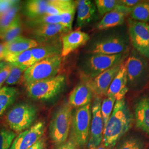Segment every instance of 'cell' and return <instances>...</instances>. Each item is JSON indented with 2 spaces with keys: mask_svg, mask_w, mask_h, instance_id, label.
Masks as SVG:
<instances>
[{
  "mask_svg": "<svg viewBox=\"0 0 149 149\" xmlns=\"http://www.w3.org/2000/svg\"><path fill=\"white\" fill-rule=\"evenodd\" d=\"M134 119L137 128L149 134V97H140L134 106Z\"/></svg>",
  "mask_w": 149,
  "mask_h": 149,
  "instance_id": "20",
  "label": "cell"
},
{
  "mask_svg": "<svg viewBox=\"0 0 149 149\" xmlns=\"http://www.w3.org/2000/svg\"><path fill=\"white\" fill-rule=\"evenodd\" d=\"M66 77L63 74L36 82L26 86L27 95L36 100H48L57 96L63 90Z\"/></svg>",
  "mask_w": 149,
  "mask_h": 149,
  "instance_id": "9",
  "label": "cell"
},
{
  "mask_svg": "<svg viewBox=\"0 0 149 149\" xmlns=\"http://www.w3.org/2000/svg\"><path fill=\"white\" fill-rule=\"evenodd\" d=\"M95 3L100 16H104L113 10L118 5V0H96Z\"/></svg>",
  "mask_w": 149,
  "mask_h": 149,
  "instance_id": "33",
  "label": "cell"
},
{
  "mask_svg": "<svg viewBox=\"0 0 149 149\" xmlns=\"http://www.w3.org/2000/svg\"><path fill=\"white\" fill-rule=\"evenodd\" d=\"M6 55V50L5 44L0 43V61L4 60Z\"/></svg>",
  "mask_w": 149,
  "mask_h": 149,
  "instance_id": "42",
  "label": "cell"
},
{
  "mask_svg": "<svg viewBox=\"0 0 149 149\" xmlns=\"http://www.w3.org/2000/svg\"><path fill=\"white\" fill-rule=\"evenodd\" d=\"M48 1L32 0L27 1L24 12L26 16L30 19H33L46 13Z\"/></svg>",
  "mask_w": 149,
  "mask_h": 149,
  "instance_id": "26",
  "label": "cell"
},
{
  "mask_svg": "<svg viewBox=\"0 0 149 149\" xmlns=\"http://www.w3.org/2000/svg\"><path fill=\"white\" fill-rule=\"evenodd\" d=\"M101 97L94 96L92 105L91 121L90 136L88 141V147H96L101 145L103 139L104 123L102 116Z\"/></svg>",
  "mask_w": 149,
  "mask_h": 149,
  "instance_id": "11",
  "label": "cell"
},
{
  "mask_svg": "<svg viewBox=\"0 0 149 149\" xmlns=\"http://www.w3.org/2000/svg\"><path fill=\"white\" fill-rule=\"evenodd\" d=\"M4 60L10 64L19 66L26 69L36 63L31 50L18 53L6 54Z\"/></svg>",
  "mask_w": 149,
  "mask_h": 149,
  "instance_id": "23",
  "label": "cell"
},
{
  "mask_svg": "<svg viewBox=\"0 0 149 149\" xmlns=\"http://www.w3.org/2000/svg\"><path fill=\"white\" fill-rule=\"evenodd\" d=\"M130 19L136 21L149 23V1H141L132 8Z\"/></svg>",
  "mask_w": 149,
  "mask_h": 149,
  "instance_id": "28",
  "label": "cell"
},
{
  "mask_svg": "<svg viewBox=\"0 0 149 149\" xmlns=\"http://www.w3.org/2000/svg\"><path fill=\"white\" fill-rule=\"evenodd\" d=\"M60 16L48 15L45 14L43 16L33 19H30L28 24L31 26L34 27L47 24H58L60 23Z\"/></svg>",
  "mask_w": 149,
  "mask_h": 149,
  "instance_id": "32",
  "label": "cell"
},
{
  "mask_svg": "<svg viewBox=\"0 0 149 149\" xmlns=\"http://www.w3.org/2000/svg\"><path fill=\"white\" fill-rule=\"evenodd\" d=\"M17 134L13 131L7 129H0V149H10Z\"/></svg>",
  "mask_w": 149,
  "mask_h": 149,
  "instance_id": "35",
  "label": "cell"
},
{
  "mask_svg": "<svg viewBox=\"0 0 149 149\" xmlns=\"http://www.w3.org/2000/svg\"><path fill=\"white\" fill-rule=\"evenodd\" d=\"M142 140L135 136H130L124 139L118 146L117 149H143Z\"/></svg>",
  "mask_w": 149,
  "mask_h": 149,
  "instance_id": "34",
  "label": "cell"
},
{
  "mask_svg": "<svg viewBox=\"0 0 149 149\" xmlns=\"http://www.w3.org/2000/svg\"><path fill=\"white\" fill-rule=\"evenodd\" d=\"M90 39V36L80 30L70 31L61 37V58L66 57L76 49L85 45Z\"/></svg>",
  "mask_w": 149,
  "mask_h": 149,
  "instance_id": "15",
  "label": "cell"
},
{
  "mask_svg": "<svg viewBox=\"0 0 149 149\" xmlns=\"http://www.w3.org/2000/svg\"><path fill=\"white\" fill-rule=\"evenodd\" d=\"M76 7L72 8L69 11L60 15L61 21L60 24L64 27L66 28L69 31H71L72 22L74 19V14Z\"/></svg>",
  "mask_w": 149,
  "mask_h": 149,
  "instance_id": "36",
  "label": "cell"
},
{
  "mask_svg": "<svg viewBox=\"0 0 149 149\" xmlns=\"http://www.w3.org/2000/svg\"><path fill=\"white\" fill-rule=\"evenodd\" d=\"M148 24H149V23H148Z\"/></svg>",
  "mask_w": 149,
  "mask_h": 149,
  "instance_id": "44",
  "label": "cell"
},
{
  "mask_svg": "<svg viewBox=\"0 0 149 149\" xmlns=\"http://www.w3.org/2000/svg\"><path fill=\"white\" fill-rule=\"evenodd\" d=\"M45 125L39 122L19 134L13 140L10 149H29L42 138Z\"/></svg>",
  "mask_w": 149,
  "mask_h": 149,
  "instance_id": "13",
  "label": "cell"
},
{
  "mask_svg": "<svg viewBox=\"0 0 149 149\" xmlns=\"http://www.w3.org/2000/svg\"><path fill=\"white\" fill-rule=\"evenodd\" d=\"M129 52L116 55L89 53L85 55L80 64L82 81H88L128 58Z\"/></svg>",
  "mask_w": 149,
  "mask_h": 149,
  "instance_id": "3",
  "label": "cell"
},
{
  "mask_svg": "<svg viewBox=\"0 0 149 149\" xmlns=\"http://www.w3.org/2000/svg\"><path fill=\"white\" fill-rule=\"evenodd\" d=\"M76 7V1L70 0L48 1L45 14L48 15L60 16Z\"/></svg>",
  "mask_w": 149,
  "mask_h": 149,
  "instance_id": "24",
  "label": "cell"
},
{
  "mask_svg": "<svg viewBox=\"0 0 149 149\" xmlns=\"http://www.w3.org/2000/svg\"><path fill=\"white\" fill-rule=\"evenodd\" d=\"M76 2L77 11V26L85 27L96 18L97 8L95 3L90 0H80Z\"/></svg>",
  "mask_w": 149,
  "mask_h": 149,
  "instance_id": "21",
  "label": "cell"
},
{
  "mask_svg": "<svg viewBox=\"0 0 149 149\" xmlns=\"http://www.w3.org/2000/svg\"><path fill=\"white\" fill-rule=\"evenodd\" d=\"M109 29L106 35L92 42L88 50L90 53L116 55L129 52L130 42L128 28L122 26Z\"/></svg>",
  "mask_w": 149,
  "mask_h": 149,
  "instance_id": "2",
  "label": "cell"
},
{
  "mask_svg": "<svg viewBox=\"0 0 149 149\" xmlns=\"http://www.w3.org/2000/svg\"><path fill=\"white\" fill-rule=\"evenodd\" d=\"M93 95L87 82L82 81L70 92L68 102L72 108H79L91 103Z\"/></svg>",
  "mask_w": 149,
  "mask_h": 149,
  "instance_id": "19",
  "label": "cell"
},
{
  "mask_svg": "<svg viewBox=\"0 0 149 149\" xmlns=\"http://www.w3.org/2000/svg\"><path fill=\"white\" fill-rule=\"evenodd\" d=\"M4 44L6 54H15L21 53L36 48L39 45V43L35 39L19 36L11 42Z\"/></svg>",
  "mask_w": 149,
  "mask_h": 149,
  "instance_id": "22",
  "label": "cell"
},
{
  "mask_svg": "<svg viewBox=\"0 0 149 149\" xmlns=\"http://www.w3.org/2000/svg\"><path fill=\"white\" fill-rule=\"evenodd\" d=\"M11 70L10 65H7L0 69V88L7 80Z\"/></svg>",
  "mask_w": 149,
  "mask_h": 149,
  "instance_id": "38",
  "label": "cell"
},
{
  "mask_svg": "<svg viewBox=\"0 0 149 149\" xmlns=\"http://www.w3.org/2000/svg\"><path fill=\"white\" fill-rule=\"evenodd\" d=\"M70 32L66 28L63 26L60 23L47 24L34 27L32 34L39 43L53 40L60 38L62 34Z\"/></svg>",
  "mask_w": 149,
  "mask_h": 149,
  "instance_id": "17",
  "label": "cell"
},
{
  "mask_svg": "<svg viewBox=\"0 0 149 149\" xmlns=\"http://www.w3.org/2000/svg\"><path fill=\"white\" fill-rule=\"evenodd\" d=\"M62 66L61 55L41 60L28 68L24 72L23 82L27 85L58 75Z\"/></svg>",
  "mask_w": 149,
  "mask_h": 149,
  "instance_id": "6",
  "label": "cell"
},
{
  "mask_svg": "<svg viewBox=\"0 0 149 149\" xmlns=\"http://www.w3.org/2000/svg\"><path fill=\"white\" fill-rule=\"evenodd\" d=\"M18 90L14 87H3L0 88V117L15 102Z\"/></svg>",
  "mask_w": 149,
  "mask_h": 149,
  "instance_id": "25",
  "label": "cell"
},
{
  "mask_svg": "<svg viewBox=\"0 0 149 149\" xmlns=\"http://www.w3.org/2000/svg\"><path fill=\"white\" fill-rule=\"evenodd\" d=\"M92 104L76 108L72 113L71 126L72 140L77 146L84 147L88 143L91 121Z\"/></svg>",
  "mask_w": 149,
  "mask_h": 149,
  "instance_id": "7",
  "label": "cell"
},
{
  "mask_svg": "<svg viewBox=\"0 0 149 149\" xmlns=\"http://www.w3.org/2000/svg\"><path fill=\"white\" fill-rule=\"evenodd\" d=\"M116 101V100L115 98L107 96L106 98H104L102 102L101 110L103 120L104 127L106 125L107 123L112 114Z\"/></svg>",
  "mask_w": 149,
  "mask_h": 149,
  "instance_id": "31",
  "label": "cell"
},
{
  "mask_svg": "<svg viewBox=\"0 0 149 149\" xmlns=\"http://www.w3.org/2000/svg\"><path fill=\"white\" fill-rule=\"evenodd\" d=\"M125 63L129 89H143L149 82V60L133 49Z\"/></svg>",
  "mask_w": 149,
  "mask_h": 149,
  "instance_id": "4",
  "label": "cell"
},
{
  "mask_svg": "<svg viewBox=\"0 0 149 149\" xmlns=\"http://www.w3.org/2000/svg\"><path fill=\"white\" fill-rule=\"evenodd\" d=\"M19 3L18 1L0 0V15L9 10L13 6Z\"/></svg>",
  "mask_w": 149,
  "mask_h": 149,
  "instance_id": "37",
  "label": "cell"
},
{
  "mask_svg": "<svg viewBox=\"0 0 149 149\" xmlns=\"http://www.w3.org/2000/svg\"><path fill=\"white\" fill-rule=\"evenodd\" d=\"M10 65L11 66V70L6 81V84L8 85H13L23 81L24 74L27 69L19 66L12 64Z\"/></svg>",
  "mask_w": 149,
  "mask_h": 149,
  "instance_id": "30",
  "label": "cell"
},
{
  "mask_svg": "<svg viewBox=\"0 0 149 149\" xmlns=\"http://www.w3.org/2000/svg\"><path fill=\"white\" fill-rule=\"evenodd\" d=\"M72 116V108L68 102H65L54 114L50 123L49 136L56 146L65 143L69 134Z\"/></svg>",
  "mask_w": 149,
  "mask_h": 149,
  "instance_id": "5",
  "label": "cell"
},
{
  "mask_svg": "<svg viewBox=\"0 0 149 149\" xmlns=\"http://www.w3.org/2000/svg\"><path fill=\"white\" fill-rule=\"evenodd\" d=\"M141 1L139 0H118V4L124 7L132 8L134 6L138 5Z\"/></svg>",
  "mask_w": 149,
  "mask_h": 149,
  "instance_id": "39",
  "label": "cell"
},
{
  "mask_svg": "<svg viewBox=\"0 0 149 149\" xmlns=\"http://www.w3.org/2000/svg\"><path fill=\"white\" fill-rule=\"evenodd\" d=\"M57 149H77V146L72 140H70L60 145Z\"/></svg>",
  "mask_w": 149,
  "mask_h": 149,
  "instance_id": "40",
  "label": "cell"
},
{
  "mask_svg": "<svg viewBox=\"0 0 149 149\" xmlns=\"http://www.w3.org/2000/svg\"><path fill=\"white\" fill-rule=\"evenodd\" d=\"M60 38L39 43L37 47L31 49L32 55L36 62L48 58L61 55L62 46Z\"/></svg>",
  "mask_w": 149,
  "mask_h": 149,
  "instance_id": "18",
  "label": "cell"
},
{
  "mask_svg": "<svg viewBox=\"0 0 149 149\" xmlns=\"http://www.w3.org/2000/svg\"><path fill=\"white\" fill-rule=\"evenodd\" d=\"M88 149H107L103 145H100L96 147H88Z\"/></svg>",
  "mask_w": 149,
  "mask_h": 149,
  "instance_id": "43",
  "label": "cell"
},
{
  "mask_svg": "<svg viewBox=\"0 0 149 149\" xmlns=\"http://www.w3.org/2000/svg\"><path fill=\"white\" fill-rule=\"evenodd\" d=\"M37 117V109L28 103L13 107L6 116V122L11 130L22 133L31 128Z\"/></svg>",
  "mask_w": 149,
  "mask_h": 149,
  "instance_id": "8",
  "label": "cell"
},
{
  "mask_svg": "<svg viewBox=\"0 0 149 149\" xmlns=\"http://www.w3.org/2000/svg\"><path fill=\"white\" fill-rule=\"evenodd\" d=\"M46 148V140L44 138L39 139L37 142L29 149H45Z\"/></svg>",
  "mask_w": 149,
  "mask_h": 149,
  "instance_id": "41",
  "label": "cell"
},
{
  "mask_svg": "<svg viewBox=\"0 0 149 149\" xmlns=\"http://www.w3.org/2000/svg\"><path fill=\"white\" fill-rule=\"evenodd\" d=\"M124 61L116 64L111 68L98 74L93 79L86 81L90 86L94 96H98L100 97L107 96L108 88L120 69L122 64Z\"/></svg>",
  "mask_w": 149,
  "mask_h": 149,
  "instance_id": "12",
  "label": "cell"
},
{
  "mask_svg": "<svg viewBox=\"0 0 149 149\" xmlns=\"http://www.w3.org/2000/svg\"><path fill=\"white\" fill-rule=\"evenodd\" d=\"M133 116L125 98L116 101L112 114L104 127L103 144L112 149L123 135L132 127Z\"/></svg>",
  "mask_w": 149,
  "mask_h": 149,
  "instance_id": "1",
  "label": "cell"
},
{
  "mask_svg": "<svg viewBox=\"0 0 149 149\" xmlns=\"http://www.w3.org/2000/svg\"><path fill=\"white\" fill-rule=\"evenodd\" d=\"M22 29L21 20L19 16L18 15L10 26L0 33V38L5 43L10 42L20 36Z\"/></svg>",
  "mask_w": 149,
  "mask_h": 149,
  "instance_id": "27",
  "label": "cell"
},
{
  "mask_svg": "<svg viewBox=\"0 0 149 149\" xmlns=\"http://www.w3.org/2000/svg\"><path fill=\"white\" fill-rule=\"evenodd\" d=\"M18 3L13 6L9 10L0 15V33L5 30L10 26L11 23L15 20L18 16V12L19 10V5Z\"/></svg>",
  "mask_w": 149,
  "mask_h": 149,
  "instance_id": "29",
  "label": "cell"
},
{
  "mask_svg": "<svg viewBox=\"0 0 149 149\" xmlns=\"http://www.w3.org/2000/svg\"><path fill=\"white\" fill-rule=\"evenodd\" d=\"M125 61L123 63L120 69L113 80L107 93V96L114 97L116 101L124 98L129 90Z\"/></svg>",
  "mask_w": 149,
  "mask_h": 149,
  "instance_id": "16",
  "label": "cell"
},
{
  "mask_svg": "<svg viewBox=\"0 0 149 149\" xmlns=\"http://www.w3.org/2000/svg\"><path fill=\"white\" fill-rule=\"evenodd\" d=\"M128 31L134 49L149 61V26L148 23L128 19Z\"/></svg>",
  "mask_w": 149,
  "mask_h": 149,
  "instance_id": "10",
  "label": "cell"
},
{
  "mask_svg": "<svg viewBox=\"0 0 149 149\" xmlns=\"http://www.w3.org/2000/svg\"><path fill=\"white\" fill-rule=\"evenodd\" d=\"M132 8L118 5L112 11L103 16L96 28L99 31H105L124 25L127 16L130 15Z\"/></svg>",
  "mask_w": 149,
  "mask_h": 149,
  "instance_id": "14",
  "label": "cell"
}]
</instances>
